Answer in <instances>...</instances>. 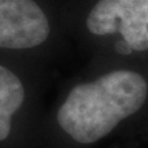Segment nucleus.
I'll list each match as a JSON object with an SVG mask.
<instances>
[{"label": "nucleus", "mask_w": 148, "mask_h": 148, "mask_svg": "<svg viewBox=\"0 0 148 148\" xmlns=\"http://www.w3.org/2000/svg\"><path fill=\"white\" fill-rule=\"evenodd\" d=\"M148 86L140 74L111 71L93 82L74 86L58 111L59 126L81 144L95 143L137 112L147 99Z\"/></svg>", "instance_id": "f257e3e1"}, {"label": "nucleus", "mask_w": 148, "mask_h": 148, "mask_svg": "<svg viewBox=\"0 0 148 148\" xmlns=\"http://www.w3.org/2000/svg\"><path fill=\"white\" fill-rule=\"evenodd\" d=\"M90 33H121L133 51L148 49V0H99L86 18Z\"/></svg>", "instance_id": "f03ea898"}, {"label": "nucleus", "mask_w": 148, "mask_h": 148, "mask_svg": "<svg viewBox=\"0 0 148 148\" xmlns=\"http://www.w3.org/2000/svg\"><path fill=\"white\" fill-rule=\"evenodd\" d=\"M49 34L44 11L33 0H0V48L26 49Z\"/></svg>", "instance_id": "7ed1b4c3"}, {"label": "nucleus", "mask_w": 148, "mask_h": 148, "mask_svg": "<svg viewBox=\"0 0 148 148\" xmlns=\"http://www.w3.org/2000/svg\"><path fill=\"white\" fill-rule=\"evenodd\" d=\"M25 99V89L21 79L11 70L0 66V141L11 132V118Z\"/></svg>", "instance_id": "20e7f679"}]
</instances>
